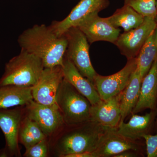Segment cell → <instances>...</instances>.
<instances>
[{"label": "cell", "mask_w": 157, "mask_h": 157, "mask_svg": "<svg viewBox=\"0 0 157 157\" xmlns=\"http://www.w3.org/2000/svg\"><path fill=\"white\" fill-rule=\"evenodd\" d=\"M17 42L21 48L41 59L44 68L63 65L67 39L64 34L57 36L49 26L35 25L24 31Z\"/></svg>", "instance_id": "6da1fadb"}, {"label": "cell", "mask_w": 157, "mask_h": 157, "mask_svg": "<svg viewBox=\"0 0 157 157\" xmlns=\"http://www.w3.org/2000/svg\"><path fill=\"white\" fill-rule=\"evenodd\" d=\"M109 129L90 120L73 126L65 125L52 137V142L49 143L50 151L59 157L92 152Z\"/></svg>", "instance_id": "7a4b0ae2"}, {"label": "cell", "mask_w": 157, "mask_h": 157, "mask_svg": "<svg viewBox=\"0 0 157 157\" xmlns=\"http://www.w3.org/2000/svg\"><path fill=\"white\" fill-rule=\"evenodd\" d=\"M44 68L41 59L21 48L18 55L6 63L5 72L0 78V86H33L39 80Z\"/></svg>", "instance_id": "3957f363"}, {"label": "cell", "mask_w": 157, "mask_h": 157, "mask_svg": "<svg viewBox=\"0 0 157 157\" xmlns=\"http://www.w3.org/2000/svg\"><path fill=\"white\" fill-rule=\"evenodd\" d=\"M56 104L67 126L76 125L90 120L91 104L64 78L57 93Z\"/></svg>", "instance_id": "277c9868"}, {"label": "cell", "mask_w": 157, "mask_h": 157, "mask_svg": "<svg viewBox=\"0 0 157 157\" xmlns=\"http://www.w3.org/2000/svg\"><path fill=\"white\" fill-rule=\"evenodd\" d=\"M64 34L68 41L64 56L73 63L82 76L94 83L98 73L90 59V45L86 37L76 26L68 29Z\"/></svg>", "instance_id": "5b68a950"}, {"label": "cell", "mask_w": 157, "mask_h": 157, "mask_svg": "<svg viewBox=\"0 0 157 157\" xmlns=\"http://www.w3.org/2000/svg\"><path fill=\"white\" fill-rule=\"evenodd\" d=\"M26 116L35 121L48 138H52L64 127L61 112L56 104L44 105L33 100L25 106Z\"/></svg>", "instance_id": "8992f818"}, {"label": "cell", "mask_w": 157, "mask_h": 157, "mask_svg": "<svg viewBox=\"0 0 157 157\" xmlns=\"http://www.w3.org/2000/svg\"><path fill=\"white\" fill-rule=\"evenodd\" d=\"M22 107L12 109L0 108V128L6 142L5 148L0 151V157L20 156L18 136L25 112Z\"/></svg>", "instance_id": "52a82bcc"}, {"label": "cell", "mask_w": 157, "mask_h": 157, "mask_svg": "<svg viewBox=\"0 0 157 157\" xmlns=\"http://www.w3.org/2000/svg\"><path fill=\"white\" fill-rule=\"evenodd\" d=\"M157 26L156 20L144 17L142 24L136 28L121 34L115 44L128 60L137 57L147 38Z\"/></svg>", "instance_id": "ba28073f"}, {"label": "cell", "mask_w": 157, "mask_h": 157, "mask_svg": "<svg viewBox=\"0 0 157 157\" xmlns=\"http://www.w3.org/2000/svg\"><path fill=\"white\" fill-rule=\"evenodd\" d=\"M137 67L136 58L128 60L120 71L113 75L102 76L97 74L94 84L101 100H106L120 94L129 83L133 72Z\"/></svg>", "instance_id": "9c48e42d"}, {"label": "cell", "mask_w": 157, "mask_h": 157, "mask_svg": "<svg viewBox=\"0 0 157 157\" xmlns=\"http://www.w3.org/2000/svg\"><path fill=\"white\" fill-rule=\"evenodd\" d=\"M98 12L87 15L76 25L84 34L89 43L106 41L114 44L120 35L121 30L113 26L107 20L98 15Z\"/></svg>", "instance_id": "30bf717a"}, {"label": "cell", "mask_w": 157, "mask_h": 157, "mask_svg": "<svg viewBox=\"0 0 157 157\" xmlns=\"http://www.w3.org/2000/svg\"><path fill=\"white\" fill-rule=\"evenodd\" d=\"M63 79L61 66L44 68L39 80L32 87L34 101L44 105L56 104L57 93Z\"/></svg>", "instance_id": "8fae6325"}, {"label": "cell", "mask_w": 157, "mask_h": 157, "mask_svg": "<svg viewBox=\"0 0 157 157\" xmlns=\"http://www.w3.org/2000/svg\"><path fill=\"white\" fill-rule=\"evenodd\" d=\"M109 5V0H80L65 19L52 21L49 25L57 36H60L68 29L76 26L85 17L93 13L106 9Z\"/></svg>", "instance_id": "7c38bea8"}, {"label": "cell", "mask_w": 157, "mask_h": 157, "mask_svg": "<svg viewBox=\"0 0 157 157\" xmlns=\"http://www.w3.org/2000/svg\"><path fill=\"white\" fill-rule=\"evenodd\" d=\"M117 129L109 128L105 132L97 148L91 153L92 157H113L125 151L139 150L140 145L136 141L120 135Z\"/></svg>", "instance_id": "4fadbf2b"}, {"label": "cell", "mask_w": 157, "mask_h": 157, "mask_svg": "<svg viewBox=\"0 0 157 157\" xmlns=\"http://www.w3.org/2000/svg\"><path fill=\"white\" fill-rule=\"evenodd\" d=\"M90 121L105 128H117L121 118L120 94L91 105Z\"/></svg>", "instance_id": "5bb4252c"}, {"label": "cell", "mask_w": 157, "mask_h": 157, "mask_svg": "<svg viewBox=\"0 0 157 157\" xmlns=\"http://www.w3.org/2000/svg\"><path fill=\"white\" fill-rule=\"evenodd\" d=\"M62 67L64 79L87 98L91 105L98 104L101 101L94 83L82 76L73 63L65 56Z\"/></svg>", "instance_id": "9a60e30c"}, {"label": "cell", "mask_w": 157, "mask_h": 157, "mask_svg": "<svg viewBox=\"0 0 157 157\" xmlns=\"http://www.w3.org/2000/svg\"><path fill=\"white\" fill-rule=\"evenodd\" d=\"M157 100V58L142 79L139 99L132 113L136 114L147 109L154 110Z\"/></svg>", "instance_id": "2e32d148"}, {"label": "cell", "mask_w": 157, "mask_h": 157, "mask_svg": "<svg viewBox=\"0 0 157 157\" xmlns=\"http://www.w3.org/2000/svg\"><path fill=\"white\" fill-rule=\"evenodd\" d=\"M155 114L154 110L144 115L133 114L128 123L120 122L117 131L122 136L136 141L142 138V135L147 134Z\"/></svg>", "instance_id": "e0dca14e"}, {"label": "cell", "mask_w": 157, "mask_h": 157, "mask_svg": "<svg viewBox=\"0 0 157 157\" xmlns=\"http://www.w3.org/2000/svg\"><path fill=\"white\" fill-rule=\"evenodd\" d=\"M32 87L13 85L0 86V108L25 106L33 100Z\"/></svg>", "instance_id": "ac0fdd59"}, {"label": "cell", "mask_w": 157, "mask_h": 157, "mask_svg": "<svg viewBox=\"0 0 157 157\" xmlns=\"http://www.w3.org/2000/svg\"><path fill=\"white\" fill-rule=\"evenodd\" d=\"M142 79L137 67L132 73L128 85L120 94L121 112L120 122L124 121L136 106L140 96Z\"/></svg>", "instance_id": "d6986e66"}, {"label": "cell", "mask_w": 157, "mask_h": 157, "mask_svg": "<svg viewBox=\"0 0 157 157\" xmlns=\"http://www.w3.org/2000/svg\"><path fill=\"white\" fill-rule=\"evenodd\" d=\"M114 27H121L124 32L136 28L143 23L144 17L127 5L117 9L114 14L107 17Z\"/></svg>", "instance_id": "ffe728a7"}, {"label": "cell", "mask_w": 157, "mask_h": 157, "mask_svg": "<svg viewBox=\"0 0 157 157\" xmlns=\"http://www.w3.org/2000/svg\"><path fill=\"white\" fill-rule=\"evenodd\" d=\"M157 58V26L147 38L136 57L137 69L141 78H143L147 74Z\"/></svg>", "instance_id": "44dd1931"}, {"label": "cell", "mask_w": 157, "mask_h": 157, "mask_svg": "<svg viewBox=\"0 0 157 157\" xmlns=\"http://www.w3.org/2000/svg\"><path fill=\"white\" fill-rule=\"evenodd\" d=\"M46 137L37 123L25 116L19 130V143L27 150Z\"/></svg>", "instance_id": "7402d4cb"}, {"label": "cell", "mask_w": 157, "mask_h": 157, "mask_svg": "<svg viewBox=\"0 0 157 157\" xmlns=\"http://www.w3.org/2000/svg\"><path fill=\"white\" fill-rule=\"evenodd\" d=\"M124 5L132 7L144 17L156 18V0H124Z\"/></svg>", "instance_id": "603a6c76"}, {"label": "cell", "mask_w": 157, "mask_h": 157, "mask_svg": "<svg viewBox=\"0 0 157 157\" xmlns=\"http://www.w3.org/2000/svg\"><path fill=\"white\" fill-rule=\"evenodd\" d=\"M46 137L26 150L24 156L25 157H47L49 156L50 153V145Z\"/></svg>", "instance_id": "cb8c5ba5"}, {"label": "cell", "mask_w": 157, "mask_h": 157, "mask_svg": "<svg viewBox=\"0 0 157 157\" xmlns=\"http://www.w3.org/2000/svg\"><path fill=\"white\" fill-rule=\"evenodd\" d=\"M142 138L145 140L147 156L157 157V134L154 135L144 134Z\"/></svg>", "instance_id": "d4e9b609"}, {"label": "cell", "mask_w": 157, "mask_h": 157, "mask_svg": "<svg viewBox=\"0 0 157 157\" xmlns=\"http://www.w3.org/2000/svg\"><path fill=\"white\" fill-rule=\"evenodd\" d=\"M136 151L133 150H127L122 152L114 156V157H132L137 156Z\"/></svg>", "instance_id": "484cf974"}, {"label": "cell", "mask_w": 157, "mask_h": 157, "mask_svg": "<svg viewBox=\"0 0 157 157\" xmlns=\"http://www.w3.org/2000/svg\"><path fill=\"white\" fill-rule=\"evenodd\" d=\"M156 9H157V0H156ZM156 20L157 21V17L156 18Z\"/></svg>", "instance_id": "4316f807"}, {"label": "cell", "mask_w": 157, "mask_h": 157, "mask_svg": "<svg viewBox=\"0 0 157 157\" xmlns=\"http://www.w3.org/2000/svg\"></svg>", "instance_id": "83f0119b"}]
</instances>
